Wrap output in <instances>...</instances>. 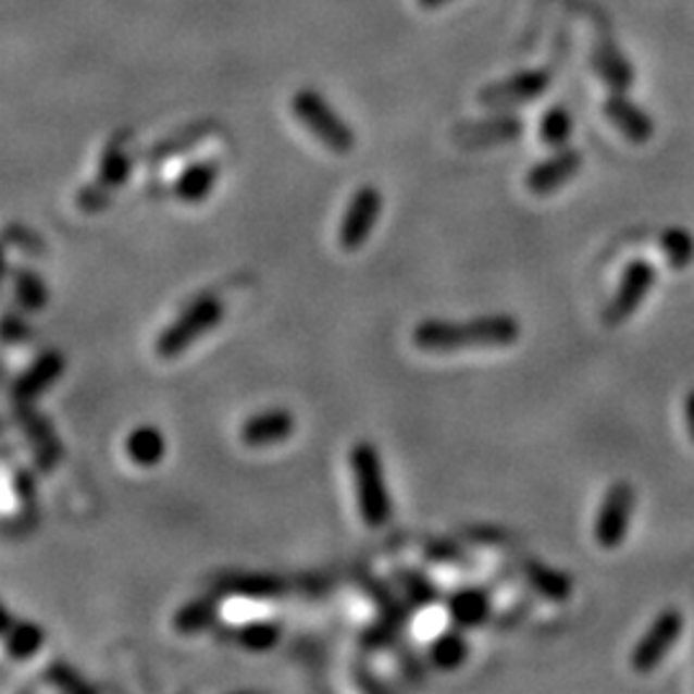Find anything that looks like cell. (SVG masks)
<instances>
[{"label": "cell", "instance_id": "obj_37", "mask_svg": "<svg viewBox=\"0 0 694 694\" xmlns=\"http://www.w3.org/2000/svg\"><path fill=\"white\" fill-rule=\"evenodd\" d=\"M424 558L427 561H435V563H466L469 558H466V550L458 548V545H453L448 541H432L427 548H424Z\"/></svg>", "mask_w": 694, "mask_h": 694}, {"label": "cell", "instance_id": "obj_21", "mask_svg": "<svg viewBox=\"0 0 694 694\" xmlns=\"http://www.w3.org/2000/svg\"><path fill=\"white\" fill-rule=\"evenodd\" d=\"M222 618V602L219 597H196L178 607L173 615V628L181 635H198L203 630L214 628Z\"/></svg>", "mask_w": 694, "mask_h": 694}, {"label": "cell", "instance_id": "obj_33", "mask_svg": "<svg viewBox=\"0 0 694 694\" xmlns=\"http://www.w3.org/2000/svg\"><path fill=\"white\" fill-rule=\"evenodd\" d=\"M45 682L70 694H94V686L85 682L83 674H77V671L65 661L49 664V667L45 669Z\"/></svg>", "mask_w": 694, "mask_h": 694}, {"label": "cell", "instance_id": "obj_32", "mask_svg": "<svg viewBox=\"0 0 694 694\" xmlns=\"http://www.w3.org/2000/svg\"><path fill=\"white\" fill-rule=\"evenodd\" d=\"M594 67L599 70L605 83H610L618 94H622L630 85V67L620 60L618 52H612V49H599V52L594 54Z\"/></svg>", "mask_w": 694, "mask_h": 694}, {"label": "cell", "instance_id": "obj_6", "mask_svg": "<svg viewBox=\"0 0 694 694\" xmlns=\"http://www.w3.org/2000/svg\"><path fill=\"white\" fill-rule=\"evenodd\" d=\"M381 207H384V196H381V190L375 186H360L352 194L337 230L339 247L345 252H356L368 243L375 224H379Z\"/></svg>", "mask_w": 694, "mask_h": 694}, {"label": "cell", "instance_id": "obj_20", "mask_svg": "<svg viewBox=\"0 0 694 694\" xmlns=\"http://www.w3.org/2000/svg\"><path fill=\"white\" fill-rule=\"evenodd\" d=\"M124 450L134 466H139V469H154L165 458L168 443L165 435L154 424H139V427H134L126 435Z\"/></svg>", "mask_w": 694, "mask_h": 694}, {"label": "cell", "instance_id": "obj_11", "mask_svg": "<svg viewBox=\"0 0 694 694\" xmlns=\"http://www.w3.org/2000/svg\"><path fill=\"white\" fill-rule=\"evenodd\" d=\"M13 407H16V420L24 427L26 441L32 445L34 463L41 473H49L62 460V445L57 441L52 424L32 404H13Z\"/></svg>", "mask_w": 694, "mask_h": 694}, {"label": "cell", "instance_id": "obj_23", "mask_svg": "<svg viewBox=\"0 0 694 694\" xmlns=\"http://www.w3.org/2000/svg\"><path fill=\"white\" fill-rule=\"evenodd\" d=\"M214 129H216L214 122H194V124L181 126V129L168 134L165 139H160L147 158H150L152 165H160V162H165L170 158H178V154L194 150L196 145H201V141L207 139Z\"/></svg>", "mask_w": 694, "mask_h": 694}, {"label": "cell", "instance_id": "obj_34", "mask_svg": "<svg viewBox=\"0 0 694 694\" xmlns=\"http://www.w3.org/2000/svg\"><path fill=\"white\" fill-rule=\"evenodd\" d=\"M111 198H113V188L103 186L101 181L88 183L75 194V207L85 211V214H98V211L109 209L111 207Z\"/></svg>", "mask_w": 694, "mask_h": 694}, {"label": "cell", "instance_id": "obj_10", "mask_svg": "<svg viewBox=\"0 0 694 694\" xmlns=\"http://www.w3.org/2000/svg\"><path fill=\"white\" fill-rule=\"evenodd\" d=\"M525 134L522 119L512 113H494V116L479 119V122H463L453 126L450 139L463 150H486V147H499L517 141Z\"/></svg>", "mask_w": 694, "mask_h": 694}, {"label": "cell", "instance_id": "obj_42", "mask_svg": "<svg viewBox=\"0 0 694 694\" xmlns=\"http://www.w3.org/2000/svg\"><path fill=\"white\" fill-rule=\"evenodd\" d=\"M417 3H420L422 9L432 11V9H441V5H445V3H450V0H417Z\"/></svg>", "mask_w": 694, "mask_h": 694}, {"label": "cell", "instance_id": "obj_25", "mask_svg": "<svg viewBox=\"0 0 694 694\" xmlns=\"http://www.w3.org/2000/svg\"><path fill=\"white\" fill-rule=\"evenodd\" d=\"M522 573H525L530 586H533L543 599L566 602L571 597V579L561 571L550 569V566H545L541 561H528Z\"/></svg>", "mask_w": 694, "mask_h": 694}, {"label": "cell", "instance_id": "obj_30", "mask_svg": "<svg viewBox=\"0 0 694 694\" xmlns=\"http://www.w3.org/2000/svg\"><path fill=\"white\" fill-rule=\"evenodd\" d=\"M661 252L671 271H684L694 260V237L682 226H671L661 235Z\"/></svg>", "mask_w": 694, "mask_h": 694}, {"label": "cell", "instance_id": "obj_31", "mask_svg": "<svg viewBox=\"0 0 694 694\" xmlns=\"http://www.w3.org/2000/svg\"><path fill=\"white\" fill-rule=\"evenodd\" d=\"M541 139L545 147L550 150H561L566 141L571 139L573 132V122H571V113L563 109V106H550L548 111L543 113L541 119Z\"/></svg>", "mask_w": 694, "mask_h": 694}, {"label": "cell", "instance_id": "obj_40", "mask_svg": "<svg viewBox=\"0 0 694 694\" xmlns=\"http://www.w3.org/2000/svg\"><path fill=\"white\" fill-rule=\"evenodd\" d=\"M473 541H481V543H499L505 541V535L497 533V528H476L469 533Z\"/></svg>", "mask_w": 694, "mask_h": 694}, {"label": "cell", "instance_id": "obj_28", "mask_svg": "<svg viewBox=\"0 0 694 694\" xmlns=\"http://www.w3.org/2000/svg\"><path fill=\"white\" fill-rule=\"evenodd\" d=\"M360 584H363V590L368 597H371L375 602V607H379L381 618L392 620L396 622V625H407L409 618H412V610L407 607V597H399V594L392 592V586H388L386 582H381V579L375 577H363L360 579Z\"/></svg>", "mask_w": 694, "mask_h": 694}, {"label": "cell", "instance_id": "obj_16", "mask_svg": "<svg viewBox=\"0 0 694 694\" xmlns=\"http://www.w3.org/2000/svg\"><path fill=\"white\" fill-rule=\"evenodd\" d=\"M216 592L243 599H281L286 594V582L273 573H226L216 582Z\"/></svg>", "mask_w": 694, "mask_h": 694}, {"label": "cell", "instance_id": "obj_9", "mask_svg": "<svg viewBox=\"0 0 694 694\" xmlns=\"http://www.w3.org/2000/svg\"><path fill=\"white\" fill-rule=\"evenodd\" d=\"M550 85L548 70H522V73L509 75L507 80L488 83L479 90V103L486 109L501 111L512 106H525L543 96Z\"/></svg>", "mask_w": 694, "mask_h": 694}, {"label": "cell", "instance_id": "obj_12", "mask_svg": "<svg viewBox=\"0 0 694 694\" xmlns=\"http://www.w3.org/2000/svg\"><path fill=\"white\" fill-rule=\"evenodd\" d=\"M582 152L579 150H556L550 158H545L543 162H537L528 170L525 175V186L530 194L535 196H550L556 190H561L566 183H569L573 175L582 170Z\"/></svg>", "mask_w": 694, "mask_h": 694}, {"label": "cell", "instance_id": "obj_8", "mask_svg": "<svg viewBox=\"0 0 694 694\" xmlns=\"http://www.w3.org/2000/svg\"><path fill=\"white\" fill-rule=\"evenodd\" d=\"M656 283V268L648 260H633L622 273L618 292L612 294L610 303L605 309V322L607 327H620L622 322H628L646 301Z\"/></svg>", "mask_w": 694, "mask_h": 694}, {"label": "cell", "instance_id": "obj_18", "mask_svg": "<svg viewBox=\"0 0 694 694\" xmlns=\"http://www.w3.org/2000/svg\"><path fill=\"white\" fill-rule=\"evenodd\" d=\"M134 168V160L129 154V132L116 134L109 145L103 147L101 160H98V178L103 186L109 188H122L126 181H129Z\"/></svg>", "mask_w": 694, "mask_h": 694}, {"label": "cell", "instance_id": "obj_3", "mask_svg": "<svg viewBox=\"0 0 694 694\" xmlns=\"http://www.w3.org/2000/svg\"><path fill=\"white\" fill-rule=\"evenodd\" d=\"M224 317V303L216 296H198L188 309H183L165 330L160 332L154 339V352L160 358H178L188 350L196 339L209 335L211 330H216V324Z\"/></svg>", "mask_w": 694, "mask_h": 694}, {"label": "cell", "instance_id": "obj_2", "mask_svg": "<svg viewBox=\"0 0 694 694\" xmlns=\"http://www.w3.org/2000/svg\"><path fill=\"white\" fill-rule=\"evenodd\" d=\"M347 463H350L352 481H356L360 520L368 528H384L394 515V501L386 488L384 463H381L379 450H375L373 443L360 441L352 445Z\"/></svg>", "mask_w": 694, "mask_h": 694}, {"label": "cell", "instance_id": "obj_5", "mask_svg": "<svg viewBox=\"0 0 694 694\" xmlns=\"http://www.w3.org/2000/svg\"><path fill=\"white\" fill-rule=\"evenodd\" d=\"M633 507H635L633 486H630L628 481H615V484L607 488L605 499H602V507L597 512V520H594V541H597L599 548L612 550L625 543Z\"/></svg>", "mask_w": 694, "mask_h": 694}, {"label": "cell", "instance_id": "obj_22", "mask_svg": "<svg viewBox=\"0 0 694 694\" xmlns=\"http://www.w3.org/2000/svg\"><path fill=\"white\" fill-rule=\"evenodd\" d=\"M469 654H471L469 641H466L463 628L458 625L443 630V633L435 635L427 646V661L441 671L460 669L466 661H469Z\"/></svg>", "mask_w": 694, "mask_h": 694}, {"label": "cell", "instance_id": "obj_17", "mask_svg": "<svg viewBox=\"0 0 694 694\" xmlns=\"http://www.w3.org/2000/svg\"><path fill=\"white\" fill-rule=\"evenodd\" d=\"M216 181H219V162L196 160L181 170V175L173 183V190L175 196H178V201L196 207V203H203L211 196V190L216 188Z\"/></svg>", "mask_w": 694, "mask_h": 694}, {"label": "cell", "instance_id": "obj_39", "mask_svg": "<svg viewBox=\"0 0 694 694\" xmlns=\"http://www.w3.org/2000/svg\"><path fill=\"white\" fill-rule=\"evenodd\" d=\"M13 486H16V494L18 499L24 501V505H32L34 501V476L28 471H16L13 473Z\"/></svg>", "mask_w": 694, "mask_h": 694}, {"label": "cell", "instance_id": "obj_38", "mask_svg": "<svg viewBox=\"0 0 694 694\" xmlns=\"http://www.w3.org/2000/svg\"><path fill=\"white\" fill-rule=\"evenodd\" d=\"M32 327H28V322L24 320V317L16 314V311H9V314L3 317V343L5 345H21L26 343V339H32Z\"/></svg>", "mask_w": 694, "mask_h": 694}, {"label": "cell", "instance_id": "obj_29", "mask_svg": "<svg viewBox=\"0 0 694 694\" xmlns=\"http://www.w3.org/2000/svg\"><path fill=\"white\" fill-rule=\"evenodd\" d=\"M283 630L275 620H250L235 630V641L239 646L252 650V654H263L278 646Z\"/></svg>", "mask_w": 694, "mask_h": 694}, {"label": "cell", "instance_id": "obj_1", "mask_svg": "<svg viewBox=\"0 0 694 694\" xmlns=\"http://www.w3.org/2000/svg\"><path fill=\"white\" fill-rule=\"evenodd\" d=\"M520 337V320L505 311L481 314L469 322L422 320L412 330L414 345L422 352L448 356V352L471 350V347H507Z\"/></svg>", "mask_w": 694, "mask_h": 694}, {"label": "cell", "instance_id": "obj_27", "mask_svg": "<svg viewBox=\"0 0 694 694\" xmlns=\"http://www.w3.org/2000/svg\"><path fill=\"white\" fill-rule=\"evenodd\" d=\"M13 281V296H16L18 307L26 311H41L49 303V288L45 278L32 268H11Z\"/></svg>", "mask_w": 694, "mask_h": 694}, {"label": "cell", "instance_id": "obj_4", "mask_svg": "<svg viewBox=\"0 0 694 694\" xmlns=\"http://www.w3.org/2000/svg\"><path fill=\"white\" fill-rule=\"evenodd\" d=\"M294 116L299 119L303 129H309L324 147L337 154L350 152L356 147V132L345 124V119L332 109L320 90L301 88L292 98Z\"/></svg>", "mask_w": 694, "mask_h": 694}, {"label": "cell", "instance_id": "obj_35", "mask_svg": "<svg viewBox=\"0 0 694 694\" xmlns=\"http://www.w3.org/2000/svg\"><path fill=\"white\" fill-rule=\"evenodd\" d=\"M399 633H401V625H396V622L381 618L379 622H373V625H368L363 630L360 643H363V648H368V650L388 648V646H394L396 641H399Z\"/></svg>", "mask_w": 694, "mask_h": 694}, {"label": "cell", "instance_id": "obj_26", "mask_svg": "<svg viewBox=\"0 0 694 694\" xmlns=\"http://www.w3.org/2000/svg\"><path fill=\"white\" fill-rule=\"evenodd\" d=\"M396 584H399L401 594L407 597L414 610H424V607H432L441 602V590H437V584L432 582L427 573L417 569L399 566V569H396Z\"/></svg>", "mask_w": 694, "mask_h": 694}, {"label": "cell", "instance_id": "obj_41", "mask_svg": "<svg viewBox=\"0 0 694 694\" xmlns=\"http://www.w3.org/2000/svg\"><path fill=\"white\" fill-rule=\"evenodd\" d=\"M684 422H686V432H690V441L694 443V388L686 394L684 401Z\"/></svg>", "mask_w": 694, "mask_h": 694}, {"label": "cell", "instance_id": "obj_19", "mask_svg": "<svg viewBox=\"0 0 694 694\" xmlns=\"http://www.w3.org/2000/svg\"><path fill=\"white\" fill-rule=\"evenodd\" d=\"M605 116L610 119L615 129L625 134L635 145H643V141H648L650 134H654V124H650L646 113H643L639 106L625 101L620 94H615L610 101L605 103Z\"/></svg>", "mask_w": 694, "mask_h": 694}, {"label": "cell", "instance_id": "obj_13", "mask_svg": "<svg viewBox=\"0 0 694 694\" xmlns=\"http://www.w3.org/2000/svg\"><path fill=\"white\" fill-rule=\"evenodd\" d=\"M65 373V356L57 350H45L32 360L24 373H18L11 384L13 404H32Z\"/></svg>", "mask_w": 694, "mask_h": 694}, {"label": "cell", "instance_id": "obj_14", "mask_svg": "<svg viewBox=\"0 0 694 694\" xmlns=\"http://www.w3.org/2000/svg\"><path fill=\"white\" fill-rule=\"evenodd\" d=\"M294 430L296 417L288 409H265V412L247 417L239 427V441L247 448H268V445L288 441Z\"/></svg>", "mask_w": 694, "mask_h": 694}, {"label": "cell", "instance_id": "obj_36", "mask_svg": "<svg viewBox=\"0 0 694 694\" xmlns=\"http://www.w3.org/2000/svg\"><path fill=\"white\" fill-rule=\"evenodd\" d=\"M5 243H9L11 247H18L21 252L26 255H45L47 252V245L45 239H41L37 232L28 230V226L18 224V222H11L9 226H5Z\"/></svg>", "mask_w": 694, "mask_h": 694}, {"label": "cell", "instance_id": "obj_24", "mask_svg": "<svg viewBox=\"0 0 694 694\" xmlns=\"http://www.w3.org/2000/svg\"><path fill=\"white\" fill-rule=\"evenodd\" d=\"M5 639V654H9L11 661H28L45 648L47 635L45 628H39L37 622L32 620H18L3 633Z\"/></svg>", "mask_w": 694, "mask_h": 694}, {"label": "cell", "instance_id": "obj_7", "mask_svg": "<svg viewBox=\"0 0 694 694\" xmlns=\"http://www.w3.org/2000/svg\"><path fill=\"white\" fill-rule=\"evenodd\" d=\"M684 630V615L679 610H664L658 618L650 622L643 639L635 643L633 654H630V667L635 674H648L658 664L667 658V654L674 648Z\"/></svg>", "mask_w": 694, "mask_h": 694}, {"label": "cell", "instance_id": "obj_15", "mask_svg": "<svg viewBox=\"0 0 694 694\" xmlns=\"http://www.w3.org/2000/svg\"><path fill=\"white\" fill-rule=\"evenodd\" d=\"M445 610L453 625L471 630L492 618V597L481 586H458L445 597Z\"/></svg>", "mask_w": 694, "mask_h": 694}]
</instances>
